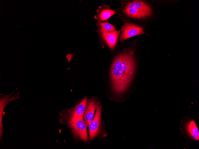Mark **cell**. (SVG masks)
I'll list each match as a JSON object with an SVG mask.
<instances>
[{"label":"cell","instance_id":"1","mask_svg":"<svg viewBox=\"0 0 199 149\" xmlns=\"http://www.w3.org/2000/svg\"><path fill=\"white\" fill-rule=\"evenodd\" d=\"M133 51L130 50L118 54L113 61L110 69V77L113 90L123 92L128 88L136 69Z\"/></svg>","mask_w":199,"mask_h":149},{"label":"cell","instance_id":"2","mask_svg":"<svg viewBox=\"0 0 199 149\" xmlns=\"http://www.w3.org/2000/svg\"><path fill=\"white\" fill-rule=\"evenodd\" d=\"M122 12L125 16L134 19H143L150 17L152 9L144 1L135 0L121 3Z\"/></svg>","mask_w":199,"mask_h":149},{"label":"cell","instance_id":"3","mask_svg":"<svg viewBox=\"0 0 199 149\" xmlns=\"http://www.w3.org/2000/svg\"><path fill=\"white\" fill-rule=\"evenodd\" d=\"M60 122L67 124L76 139L82 140L85 142L87 141V126L83 117L68 119L60 121Z\"/></svg>","mask_w":199,"mask_h":149},{"label":"cell","instance_id":"4","mask_svg":"<svg viewBox=\"0 0 199 149\" xmlns=\"http://www.w3.org/2000/svg\"><path fill=\"white\" fill-rule=\"evenodd\" d=\"M180 128L183 134L188 139L192 141L199 140V131L194 120L189 117L185 118L181 122Z\"/></svg>","mask_w":199,"mask_h":149},{"label":"cell","instance_id":"5","mask_svg":"<svg viewBox=\"0 0 199 149\" xmlns=\"http://www.w3.org/2000/svg\"><path fill=\"white\" fill-rule=\"evenodd\" d=\"M87 101V98L85 96L73 108L70 110L64 111L61 113L60 120L83 117Z\"/></svg>","mask_w":199,"mask_h":149},{"label":"cell","instance_id":"6","mask_svg":"<svg viewBox=\"0 0 199 149\" xmlns=\"http://www.w3.org/2000/svg\"><path fill=\"white\" fill-rule=\"evenodd\" d=\"M102 109V105H98L94 118L88 126L89 142L94 139L100 133L101 125Z\"/></svg>","mask_w":199,"mask_h":149},{"label":"cell","instance_id":"7","mask_svg":"<svg viewBox=\"0 0 199 149\" xmlns=\"http://www.w3.org/2000/svg\"><path fill=\"white\" fill-rule=\"evenodd\" d=\"M121 31L119 39L120 42L134 36L143 34L144 33L143 29L141 27L129 23H125L121 26Z\"/></svg>","mask_w":199,"mask_h":149},{"label":"cell","instance_id":"8","mask_svg":"<svg viewBox=\"0 0 199 149\" xmlns=\"http://www.w3.org/2000/svg\"><path fill=\"white\" fill-rule=\"evenodd\" d=\"M100 102L95 99L87 101L86 107L83 115V119L87 127H88L94 116L95 111Z\"/></svg>","mask_w":199,"mask_h":149},{"label":"cell","instance_id":"9","mask_svg":"<svg viewBox=\"0 0 199 149\" xmlns=\"http://www.w3.org/2000/svg\"><path fill=\"white\" fill-rule=\"evenodd\" d=\"M19 92L10 98V96L13 94V92L8 95H4L0 97V139L1 141L2 139V134L3 132V126L2 124V118L4 115V109L7 105L11 101L15 100L19 98Z\"/></svg>","mask_w":199,"mask_h":149},{"label":"cell","instance_id":"10","mask_svg":"<svg viewBox=\"0 0 199 149\" xmlns=\"http://www.w3.org/2000/svg\"><path fill=\"white\" fill-rule=\"evenodd\" d=\"M116 13L115 11L111 8L109 5L105 4L98 7L94 18L97 21H107Z\"/></svg>","mask_w":199,"mask_h":149},{"label":"cell","instance_id":"11","mask_svg":"<svg viewBox=\"0 0 199 149\" xmlns=\"http://www.w3.org/2000/svg\"><path fill=\"white\" fill-rule=\"evenodd\" d=\"M121 30L108 32L100 35V37L111 50H114L116 44Z\"/></svg>","mask_w":199,"mask_h":149},{"label":"cell","instance_id":"12","mask_svg":"<svg viewBox=\"0 0 199 149\" xmlns=\"http://www.w3.org/2000/svg\"><path fill=\"white\" fill-rule=\"evenodd\" d=\"M97 30L96 31L100 35L102 34L116 31L115 26L107 21L103 22L97 21Z\"/></svg>","mask_w":199,"mask_h":149}]
</instances>
